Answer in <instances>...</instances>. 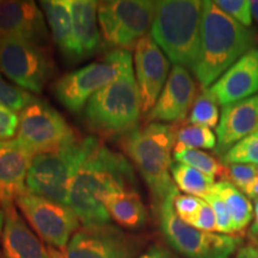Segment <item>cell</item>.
<instances>
[{"instance_id": "obj_1", "label": "cell", "mask_w": 258, "mask_h": 258, "mask_svg": "<svg viewBox=\"0 0 258 258\" xmlns=\"http://www.w3.org/2000/svg\"><path fill=\"white\" fill-rule=\"evenodd\" d=\"M127 188H137L131 163L97 139L71 183L67 207L84 226L109 224L111 218L103 198L114 190Z\"/></svg>"}, {"instance_id": "obj_2", "label": "cell", "mask_w": 258, "mask_h": 258, "mask_svg": "<svg viewBox=\"0 0 258 258\" xmlns=\"http://www.w3.org/2000/svg\"><path fill=\"white\" fill-rule=\"evenodd\" d=\"M254 42L250 29L226 15L215 2H203L201 43L192 70L201 88H211L232 64L253 49Z\"/></svg>"}, {"instance_id": "obj_3", "label": "cell", "mask_w": 258, "mask_h": 258, "mask_svg": "<svg viewBox=\"0 0 258 258\" xmlns=\"http://www.w3.org/2000/svg\"><path fill=\"white\" fill-rule=\"evenodd\" d=\"M176 133L175 125L150 122L125 134L122 144L146 182L156 211L170 194L178 189L171 177V153L175 148Z\"/></svg>"}, {"instance_id": "obj_4", "label": "cell", "mask_w": 258, "mask_h": 258, "mask_svg": "<svg viewBox=\"0 0 258 258\" xmlns=\"http://www.w3.org/2000/svg\"><path fill=\"white\" fill-rule=\"evenodd\" d=\"M202 4L200 0L156 2L151 37L167 59L194 70L201 43Z\"/></svg>"}, {"instance_id": "obj_5", "label": "cell", "mask_w": 258, "mask_h": 258, "mask_svg": "<svg viewBox=\"0 0 258 258\" xmlns=\"http://www.w3.org/2000/svg\"><path fill=\"white\" fill-rule=\"evenodd\" d=\"M97 138H74L53 152L34 156L27 176V191L67 206L71 183Z\"/></svg>"}, {"instance_id": "obj_6", "label": "cell", "mask_w": 258, "mask_h": 258, "mask_svg": "<svg viewBox=\"0 0 258 258\" xmlns=\"http://www.w3.org/2000/svg\"><path fill=\"white\" fill-rule=\"evenodd\" d=\"M141 112V98L133 66L99 90L84 108L88 124L105 135L128 134L138 128Z\"/></svg>"}, {"instance_id": "obj_7", "label": "cell", "mask_w": 258, "mask_h": 258, "mask_svg": "<svg viewBox=\"0 0 258 258\" xmlns=\"http://www.w3.org/2000/svg\"><path fill=\"white\" fill-rule=\"evenodd\" d=\"M177 194L178 189L170 194L157 209L164 237L177 252L186 258H231L239 250L241 238L205 232L183 221L173 208Z\"/></svg>"}, {"instance_id": "obj_8", "label": "cell", "mask_w": 258, "mask_h": 258, "mask_svg": "<svg viewBox=\"0 0 258 258\" xmlns=\"http://www.w3.org/2000/svg\"><path fill=\"white\" fill-rule=\"evenodd\" d=\"M131 66H133L131 51L110 50L103 61L89 63L60 77L54 84L53 92L64 108L80 112L92 96L117 79Z\"/></svg>"}, {"instance_id": "obj_9", "label": "cell", "mask_w": 258, "mask_h": 258, "mask_svg": "<svg viewBox=\"0 0 258 258\" xmlns=\"http://www.w3.org/2000/svg\"><path fill=\"white\" fill-rule=\"evenodd\" d=\"M156 16V2L111 0L98 3V24L103 43L114 49L131 50L147 36Z\"/></svg>"}, {"instance_id": "obj_10", "label": "cell", "mask_w": 258, "mask_h": 258, "mask_svg": "<svg viewBox=\"0 0 258 258\" xmlns=\"http://www.w3.org/2000/svg\"><path fill=\"white\" fill-rule=\"evenodd\" d=\"M76 137L62 115L41 99L34 98L19 114L16 140L32 157L59 150Z\"/></svg>"}, {"instance_id": "obj_11", "label": "cell", "mask_w": 258, "mask_h": 258, "mask_svg": "<svg viewBox=\"0 0 258 258\" xmlns=\"http://www.w3.org/2000/svg\"><path fill=\"white\" fill-rule=\"evenodd\" d=\"M0 72L18 88L40 93L53 73L46 48L15 37H0Z\"/></svg>"}, {"instance_id": "obj_12", "label": "cell", "mask_w": 258, "mask_h": 258, "mask_svg": "<svg viewBox=\"0 0 258 258\" xmlns=\"http://www.w3.org/2000/svg\"><path fill=\"white\" fill-rule=\"evenodd\" d=\"M16 205L40 238L50 247L64 249L71 235L79 227V219L67 206L24 192Z\"/></svg>"}, {"instance_id": "obj_13", "label": "cell", "mask_w": 258, "mask_h": 258, "mask_svg": "<svg viewBox=\"0 0 258 258\" xmlns=\"http://www.w3.org/2000/svg\"><path fill=\"white\" fill-rule=\"evenodd\" d=\"M140 247L137 238L110 224L83 226L71 238L63 258H133Z\"/></svg>"}, {"instance_id": "obj_14", "label": "cell", "mask_w": 258, "mask_h": 258, "mask_svg": "<svg viewBox=\"0 0 258 258\" xmlns=\"http://www.w3.org/2000/svg\"><path fill=\"white\" fill-rule=\"evenodd\" d=\"M134 64L141 110L147 115L153 109L169 78L170 60L151 35H147L134 48Z\"/></svg>"}, {"instance_id": "obj_15", "label": "cell", "mask_w": 258, "mask_h": 258, "mask_svg": "<svg viewBox=\"0 0 258 258\" xmlns=\"http://www.w3.org/2000/svg\"><path fill=\"white\" fill-rule=\"evenodd\" d=\"M198 88L185 67H172L163 91L153 109L146 115L150 122H179L185 120L196 99Z\"/></svg>"}, {"instance_id": "obj_16", "label": "cell", "mask_w": 258, "mask_h": 258, "mask_svg": "<svg viewBox=\"0 0 258 258\" xmlns=\"http://www.w3.org/2000/svg\"><path fill=\"white\" fill-rule=\"evenodd\" d=\"M0 37H15L46 48L44 15L34 2L0 0Z\"/></svg>"}, {"instance_id": "obj_17", "label": "cell", "mask_w": 258, "mask_h": 258, "mask_svg": "<svg viewBox=\"0 0 258 258\" xmlns=\"http://www.w3.org/2000/svg\"><path fill=\"white\" fill-rule=\"evenodd\" d=\"M209 90L222 106L258 95V48L244 54Z\"/></svg>"}, {"instance_id": "obj_18", "label": "cell", "mask_w": 258, "mask_h": 258, "mask_svg": "<svg viewBox=\"0 0 258 258\" xmlns=\"http://www.w3.org/2000/svg\"><path fill=\"white\" fill-rule=\"evenodd\" d=\"M15 201L0 202L5 215L0 251L4 258H51L46 247L25 224Z\"/></svg>"}, {"instance_id": "obj_19", "label": "cell", "mask_w": 258, "mask_h": 258, "mask_svg": "<svg viewBox=\"0 0 258 258\" xmlns=\"http://www.w3.org/2000/svg\"><path fill=\"white\" fill-rule=\"evenodd\" d=\"M258 131V95L222 106L215 152L224 154L238 141Z\"/></svg>"}, {"instance_id": "obj_20", "label": "cell", "mask_w": 258, "mask_h": 258, "mask_svg": "<svg viewBox=\"0 0 258 258\" xmlns=\"http://www.w3.org/2000/svg\"><path fill=\"white\" fill-rule=\"evenodd\" d=\"M32 156L17 140L0 143V202L15 201L27 192Z\"/></svg>"}, {"instance_id": "obj_21", "label": "cell", "mask_w": 258, "mask_h": 258, "mask_svg": "<svg viewBox=\"0 0 258 258\" xmlns=\"http://www.w3.org/2000/svg\"><path fill=\"white\" fill-rule=\"evenodd\" d=\"M40 4L50 28L53 40L64 59L73 63L82 61V55L74 37L69 0H46Z\"/></svg>"}, {"instance_id": "obj_22", "label": "cell", "mask_w": 258, "mask_h": 258, "mask_svg": "<svg viewBox=\"0 0 258 258\" xmlns=\"http://www.w3.org/2000/svg\"><path fill=\"white\" fill-rule=\"evenodd\" d=\"M73 31L82 59L91 56L102 42L98 24V3L92 0H69Z\"/></svg>"}, {"instance_id": "obj_23", "label": "cell", "mask_w": 258, "mask_h": 258, "mask_svg": "<svg viewBox=\"0 0 258 258\" xmlns=\"http://www.w3.org/2000/svg\"><path fill=\"white\" fill-rule=\"evenodd\" d=\"M103 205L112 220L121 227L139 230L147 220V211L137 188L118 189L106 194Z\"/></svg>"}, {"instance_id": "obj_24", "label": "cell", "mask_w": 258, "mask_h": 258, "mask_svg": "<svg viewBox=\"0 0 258 258\" xmlns=\"http://www.w3.org/2000/svg\"><path fill=\"white\" fill-rule=\"evenodd\" d=\"M214 190L224 200L230 212L234 232H241L247 227L253 217V206L243 191L235 188L228 180L215 183Z\"/></svg>"}, {"instance_id": "obj_25", "label": "cell", "mask_w": 258, "mask_h": 258, "mask_svg": "<svg viewBox=\"0 0 258 258\" xmlns=\"http://www.w3.org/2000/svg\"><path fill=\"white\" fill-rule=\"evenodd\" d=\"M171 176L178 189L186 195L205 199L212 191L215 182L211 177L200 172L199 170L182 163H173L171 166Z\"/></svg>"}, {"instance_id": "obj_26", "label": "cell", "mask_w": 258, "mask_h": 258, "mask_svg": "<svg viewBox=\"0 0 258 258\" xmlns=\"http://www.w3.org/2000/svg\"><path fill=\"white\" fill-rule=\"evenodd\" d=\"M173 158L177 163L191 166L213 179L215 177H220L224 180L227 178V166L203 151L194 150V148L173 151Z\"/></svg>"}, {"instance_id": "obj_27", "label": "cell", "mask_w": 258, "mask_h": 258, "mask_svg": "<svg viewBox=\"0 0 258 258\" xmlns=\"http://www.w3.org/2000/svg\"><path fill=\"white\" fill-rule=\"evenodd\" d=\"M218 138L213 133L211 128L203 125L188 124L179 128L176 133V144L173 151L185 150V148H205L215 150Z\"/></svg>"}, {"instance_id": "obj_28", "label": "cell", "mask_w": 258, "mask_h": 258, "mask_svg": "<svg viewBox=\"0 0 258 258\" xmlns=\"http://www.w3.org/2000/svg\"><path fill=\"white\" fill-rule=\"evenodd\" d=\"M219 121V102L211 90L202 89L200 95L194 102L189 116V123L203 125L207 128L218 127Z\"/></svg>"}, {"instance_id": "obj_29", "label": "cell", "mask_w": 258, "mask_h": 258, "mask_svg": "<svg viewBox=\"0 0 258 258\" xmlns=\"http://www.w3.org/2000/svg\"><path fill=\"white\" fill-rule=\"evenodd\" d=\"M224 165L253 164L258 165V131L247 135L221 156Z\"/></svg>"}, {"instance_id": "obj_30", "label": "cell", "mask_w": 258, "mask_h": 258, "mask_svg": "<svg viewBox=\"0 0 258 258\" xmlns=\"http://www.w3.org/2000/svg\"><path fill=\"white\" fill-rule=\"evenodd\" d=\"M34 98L30 92L6 82L0 72V104L15 112H21Z\"/></svg>"}, {"instance_id": "obj_31", "label": "cell", "mask_w": 258, "mask_h": 258, "mask_svg": "<svg viewBox=\"0 0 258 258\" xmlns=\"http://www.w3.org/2000/svg\"><path fill=\"white\" fill-rule=\"evenodd\" d=\"M203 200L211 206L213 208V212H214L215 220H217V232L221 234L228 235H232V233H234L233 222H232L230 212H228L227 207H226L221 196L214 190V186H213L212 191Z\"/></svg>"}, {"instance_id": "obj_32", "label": "cell", "mask_w": 258, "mask_h": 258, "mask_svg": "<svg viewBox=\"0 0 258 258\" xmlns=\"http://www.w3.org/2000/svg\"><path fill=\"white\" fill-rule=\"evenodd\" d=\"M227 166V178L235 188L245 192L258 177V165L253 164H231Z\"/></svg>"}, {"instance_id": "obj_33", "label": "cell", "mask_w": 258, "mask_h": 258, "mask_svg": "<svg viewBox=\"0 0 258 258\" xmlns=\"http://www.w3.org/2000/svg\"><path fill=\"white\" fill-rule=\"evenodd\" d=\"M215 4L226 15L230 16L243 27L249 29L252 25L251 2H247V0H215Z\"/></svg>"}, {"instance_id": "obj_34", "label": "cell", "mask_w": 258, "mask_h": 258, "mask_svg": "<svg viewBox=\"0 0 258 258\" xmlns=\"http://www.w3.org/2000/svg\"><path fill=\"white\" fill-rule=\"evenodd\" d=\"M202 201V199L196 198V196L186 195V194L182 195L178 192L173 199V208H175L176 214L188 224L199 212Z\"/></svg>"}, {"instance_id": "obj_35", "label": "cell", "mask_w": 258, "mask_h": 258, "mask_svg": "<svg viewBox=\"0 0 258 258\" xmlns=\"http://www.w3.org/2000/svg\"><path fill=\"white\" fill-rule=\"evenodd\" d=\"M19 125V115L0 104V143L10 141L17 135Z\"/></svg>"}, {"instance_id": "obj_36", "label": "cell", "mask_w": 258, "mask_h": 258, "mask_svg": "<svg viewBox=\"0 0 258 258\" xmlns=\"http://www.w3.org/2000/svg\"><path fill=\"white\" fill-rule=\"evenodd\" d=\"M190 226L198 228V230L205 232H217V220H215V214L213 208L203 200L201 207L196 215L188 222Z\"/></svg>"}, {"instance_id": "obj_37", "label": "cell", "mask_w": 258, "mask_h": 258, "mask_svg": "<svg viewBox=\"0 0 258 258\" xmlns=\"http://www.w3.org/2000/svg\"><path fill=\"white\" fill-rule=\"evenodd\" d=\"M137 258H175V257H173L172 253H171L169 250H166L165 247L154 245V246H151L146 252L140 254V256Z\"/></svg>"}, {"instance_id": "obj_38", "label": "cell", "mask_w": 258, "mask_h": 258, "mask_svg": "<svg viewBox=\"0 0 258 258\" xmlns=\"http://www.w3.org/2000/svg\"><path fill=\"white\" fill-rule=\"evenodd\" d=\"M233 258H258V247L254 245H246V246L240 247L235 252Z\"/></svg>"}, {"instance_id": "obj_39", "label": "cell", "mask_w": 258, "mask_h": 258, "mask_svg": "<svg viewBox=\"0 0 258 258\" xmlns=\"http://www.w3.org/2000/svg\"><path fill=\"white\" fill-rule=\"evenodd\" d=\"M244 194H245V195L249 196L250 199L256 200L258 198V177H257V179L252 183V184H251L249 188H247V190Z\"/></svg>"}, {"instance_id": "obj_40", "label": "cell", "mask_w": 258, "mask_h": 258, "mask_svg": "<svg viewBox=\"0 0 258 258\" xmlns=\"http://www.w3.org/2000/svg\"><path fill=\"white\" fill-rule=\"evenodd\" d=\"M250 235L254 239V243L258 244V217H254V221L251 225Z\"/></svg>"}, {"instance_id": "obj_41", "label": "cell", "mask_w": 258, "mask_h": 258, "mask_svg": "<svg viewBox=\"0 0 258 258\" xmlns=\"http://www.w3.org/2000/svg\"><path fill=\"white\" fill-rule=\"evenodd\" d=\"M251 12H252V18L256 19L258 23V0L251 2Z\"/></svg>"}, {"instance_id": "obj_42", "label": "cell", "mask_w": 258, "mask_h": 258, "mask_svg": "<svg viewBox=\"0 0 258 258\" xmlns=\"http://www.w3.org/2000/svg\"><path fill=\"white\" fill-rule=\"evenodd\" d=\"M4 221H5V215H4V212H3L2 207H0V241H2V234H3V228H4ZM0 254H2V251H0Z\"/></svg>"}, {"instance_id": "obj_43", "label": "cell", "mask_w": 258, "mask_h": 258, "mask_svg": "<svg viewBox=\"0 0 258 258\" xmlns=\"http://www.w3.org/2000/svg\"><path fill=\"white\" fill-rule=\"evenodd\" d=\"M48 251H49V254H50L51 258H63V254L59 252L57 250H54L53 247H49Z\"/></svg>"}, {"instance_id": "obj_44", "label": "cell", "mask_w": 258, "mask_h": 258, "mask_svg": "<svg viewBox=\"0 0 258 258\" xmlns=\"http://www.w3.org/2000/svg\"><path fill=\"white\" fill-rule=\"evenodd\" d=\"M253 212H254V217H258V198H257L256 200H254Z\"/></svg>"}, {"instance_id": "obj_45", "label": "cell", "mask_w": 258, "mask_h": 258, "mask_svg": "<svg viewBox=\"0 0 258 258\" xmlns=\"http://www.w3.org/2000/svg\"><path fill=\"white\" fill-rule=\"evenodd\" d=\"M256 245H257V247H258V244H256Z\"/></svg>"}]
</instances>
